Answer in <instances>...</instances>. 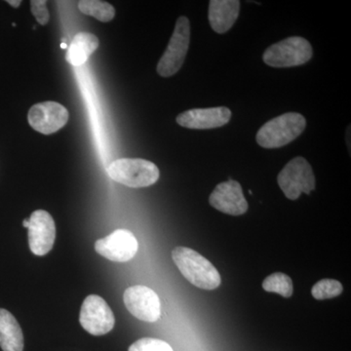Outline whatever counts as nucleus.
Returning <instances> with one entry per match:
<instances>
[{
    "label": "nucleus",
    "mask_w": 351,
    "mask_h": 351,
    "mask_svg": "<svg viewBox=\"0 0 351 351\" xmlns=\"http://www.w3.org/2000/svg\"><path fill=\"white\" fill-rule=\"evenodd\" d=\"M263 288L267 292L276 293L284 298L291 297L294 292L292 279L282 272H276V274L267 276L263 280Z\"/></svg>",
    "instance_id": "obj_18"
},
{
    "label": "nucleus",
    "mask_w": 351,
    "mask_h": 351,
    "mask_svg": "<svg viewBox=\"0 0 351 351\" xmlns=\"http://www.w3.org/2000/svg\"><path fill=\"white\" fill-rule=\"evenodd\" d=\"M232 119V112L226 107L195 108L178 115L177 123L184 128L205 130L226 125Z\"/></svg>",
    "instance_id": "obj_13"
},
{
    "label": "nucleus",
    "mask_w": 351,
    "mask_h": 351,
    "mask_svg": "<svg viewBox=\"0 0 351 351\" xmlns=\"http://www.w3.org/2000/svg\"><path fill=\"white\" fill-rule=\"evenodd\" d=\"M128 351H174L169 343L161 339L144 338L135 341Z\"/></svg>",
    "instance_id": "obj_20"
},
{
    "label": "nucleus",
    "mask_w": 351,
    "mask_h": 351,
    "mask_svg": "<svg viewBox=\"0 0 351 351\" xmlns=\"http://www.w3.org/2000/svg\"><path fill=\"white\" fill-rule=\"evenodd\" d=\"M69 117L68 110L56 101L36 104L27 113L29 125L44 135H50L63 128L68 123Z\"/></svg>",
    "instance_id": "obj_11"
},
{
    "label": "nucleus",
    "mask_w": 351,
    "mask_h": 351,
    "mask_svg": "<svg viewBox=\"0 0 351 351\" xmlns=\"http://www.w3.org/2000/svg\"><path fill=\"white\" fill-rule=\"evenodd\" d=\"M98 38L89 32L76 34L66 51V60L71 66H80L86 63L89 57L98 49Z\"/></svg>",
    "instance_id": "obj_16"
},
{
    "label": "nucleus",
    "mask_w": 351,
    "mask_h": 351,
    "mask_svg": "<svg viewBox=\"0 0 351 351\" xmlns=\"http://www.w3.org/2000/svg\"><path fill=\"white\" fill-rule=\"evenodd\" d=\"M108 173L113 181L129 188H147L159 179L156 164L140 158H121L108 166Z\"/></svg>",
    "instance_id": "obj_3"
},
{
    "label": "nucleus",
    "mask_w": 351,
    "mask_h": 351,
    "mask_svg": "<svg viewBox=\"0 0 351 351\" xmlns=\"http://www.w3.org/2000/svg\"><path fill=\"white\" fill-rule=\"evenodd\" d=\"M286 197L295 200L302 193L309 195L315 189V177L311 164L304 157H295L286 164L277 177Z\"/></svg>",
    "instance_id": "obj_6"
},
{
    "label": "nucleus",
    "mask_w": 351,
    "mask_h": 351,
    "mask_svg": "<svg viewBox=\"0 0 351 351\" xmlns=\"http://www.w3.org/2000/svg\"><path fill=\"white\" fill-rule=\"evenodd\" d=\"M343 292V285L335 279H322L311 289V294L316 300H328L338 297Z\"/></svg>",
    "instance_id": "obj_19"
},
{
    "label": "nucleus",
    "mask_w": 351,
    "mask_h": 351,
    "mask_svg": "<svg viewBox=\"0 0 351 351\" xmlns=\"http://www.w3.org/2000/svg\"><path fill=\"white\" fill-rule=\"evenodd\" d=\"M313 53V47L306 39L292 36L267 48L263 59L272 68H291L307 63Z\"/></svg>",
    "instance_id": "obj_4"
},
{
    "label": "nucleus",
    "mask_w": 351,
    "mask_h": 351,
    "mask_svg": "<svg viewBox=\"0 0 351 351\" xmlns=\"http://www.w3.org/2000/svg\"><path fill=\"white\" fill-rule=\"evenodd\" d=\"M172 258L184 278L195 287L215 290L221 285L218 270L198 252L188 247H176Z\"/></svg>",
    "instance_id": "obj_1"
},
{
    "label": "nucleus",
    "mask_w": 351,
    "mask_h": 351,
    "mask_svg": "<svg viewBox=\"0 0 351 351\" xmlns=\"http://www.w3.org/2000/svg\"><path fill=\"white\" fill-rule=\"evenodd\" d=\"M239 8L237 0H211L208 17L212 29L218 34L230 31L239 18Z\"/></svg>",
    "instance_id": "obj_14"
},
{
    "label": "nucleus",
    "mask_w": 351,
    "mask_h": 351,
    "mask_svg": "<svg viewBox=\"0 0 351 351\" xmlns=\"http://www.w3.org/2000/svg\"><path fill=\"white\" fill-rule=\"evenodd\" d=\"M123 301L129 313L145 322H156L161 313L160 300L152 289L136 285L127 288Z\"/></svg>",
    "instance_id": "obj_8"
},
{
    "label": "nucleus",
    "mask_w": 351,
    "mask_h": 351,
    "mask_svg": "<svg viewBox=\"0 0 351 351\" xmlns=\"http://www.w3.org/2000/svg\"><path fill=\"white\" fill-rule=\"evenodd\" d=\"M78 8L84 15L92 16L100 22H110L115 16L114 7L101 0H82L78 2Z\"/></svg>",
    "instance_id": "obj_17"
},
{
    "label": "nucleus",
    "mask_w": 351,
    "mask_h": 351,
    "mask_svg": "<svg viewBox=\"0 0 351 351\" xmlns=\"http://www.w3.org/2000/svg\"><path fill=\"white\" fill-rule=\"evenodd\" d=\"M0 348L3 351L24 350V335L12 313L0 308Z\"/></svg>",
    "instance_id": "obj_15"
},
{
    "label": "nucleus",
    "mask_w": 351,
    "mask_h": 351,
    "mask_svg": "<svg viewBox=\"0 0 351 351\" xmlns=\"http://www.w3.org/2000/svg\"><path fill=\"white\" fill-rule=\"evenodd\" d=\"M138 249L135 235L127 230H117L95 243V250L101 257L115 263H125L135 257Z\"/></svg>",
    "instance_id": "obj_9"
},
{
    "label": "nucleus",
    "mask_w": 351,
    "mask_h": 351,
    "mask_svg": "<svg viewBox=\"0 0 351 351\" xmlns=\"http://www.w3.org/2000/svg\"><path fill=\"white\" fill-rule=\"evenodd\" d=\"M209 203L215 209L232 216H241L248 211L241 184L233 180L219 184L210 195Z\"/></svg>",
    "instance_id": "obj_12"
},
{
    "label": "nucleus",
    "mask_w": 351,
    "mask_h": 351,
    "mask_svg": "<svg viewBox=\"0 0 351 351\" xmlns=\"http://www.w3.org/2000/svg\"><path fill=\"white\" fill-rule=\"evenodd\" d=\"M306 125V120L301 113H284L262 126L257 134L258 144L265 149L284 147L299 137Z\"/></svg>",
    "instance_id": "obj_2"
},
{
    "label": "nucleus",
    "mask_w": 351,
    "mask_h": 351,
    "mask_svg": "<svg viewBox=\"0 0 351 351\" xmlns=\"http://www.w3.org/2000/svg\"><path fill=\"white\" fill-rule=\"evenodd\" d=\"M47 1L45 0H32L31 1V9L32 15L36 17L39 24L45 25L49 22V11H48Z\"/></svg>",
    "instance_id": "obj_21"
},
{
    "label": "nucleus",
    "mask_w": 351,
    "mask_h": 351,
    "mask_svg": "<svg viewBox=\"0 0 351 351\" xmlns=\"http://www.w3.org/2000/svg\"><path fill=\"white\" fill-rule=\"evenodd\" d=\"M7 3L10 4L14 8H18V7L21 5V3H22V1H21V0H8Z\"/></svg>",
    "instance_id": "obj_22"
},
{
    "label": "nucleus",
    "mask_w": 351,
    "mask_h": 351,
    "mask_svg": "<svg viewBox=\"0 0 351 351\" xmlns=\"http://www.w3.org/2000/svg\"><path fill=\"white\" fill-rule=\"evenodd\" d=\"M23 226H24L25 228H29V219H24V221H23Z\"/></svg>",
    "instance_id": "obj_23"
},
{
    "label": "nucleus",
    "mask_w": 351,
    "mask_h": 351,
    "mask_svg": "<svg viewBox=\"0 0 351 351\" xmlns=\"http://www.w3.org/2000/svg\"><path fill=\"white\" fill-rule=\"evenodd\" d=\"M80 325L93 336H103L114 327L115 318L108 302L98 295H88L80 314Z\"/></svg>",
    "instance_id": "obj_7"
},
{
    "label": "nucleus",
    "mask_w": 351,
    "mask_h": 351,
    "mask_svg": "<svg viewBox=\"0 0 351 351\" xmlns=\"http://www.w3.org/2000/svg\"><path fill=\"white\" fill-rule=\"evenodd\" d=\"M29 249L36 256H45L54 246L56 239V226L48 212L36 210L29 219Z\"/></svg>",
    "instance_id": "obj_10"
},
{
    "label": "nucleus",
    "mask_w": 351,
    "mask_h": 351,
    "mask_svg": "<svg viewBox=\"0 0 351 351\" xmlns=\"http://www.w3.org/2000/svg\"><path fill=\"white\" fill-rule=\"evenodd\" d=\"M191 41V24L186 17H180L165 52L157 64V73L162 77L176 75L182 68Z\"/></svg>",
    "instance_id": "obj_5"
}]
</instances>
